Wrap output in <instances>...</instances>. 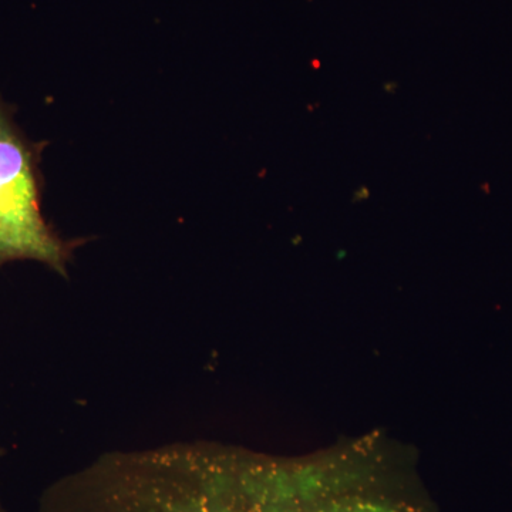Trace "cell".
<instances>
[{"label":"cell","instance_id":"3","mask_svg":"<svg viewBox=\"0 0 512 512\" xmlns=\"http://www.w3.org/2000/svg\"><path fill=\"white\" fill-rule=\"evenodd\" d=\"M0 458H2V451H0ZM0 512H6L5 504H3L2 493H0Z\"/></svg>","mask_w":512,"mask_h":512},{"label":"cell","instance_id":"1","mask_svg":"<svg viewBox=\"0 0 512 512\" xmlns=\"http://www.w3.org/2000/svg\"><path fill=\"white\" fill-rule=\"evenodd\" d=\"M299 476L204 441L111 451L55 481L36 512H311Z\"/></svg>","mask_w":512,"mask_h":512},{"label":"cell","instance_id":"2","mask_svg":"<svg viewBox=\"0 0 512 512\" xmlns=\"http://www.w3.org/2000/svg\"><path fill=\"white\" fill-rule=\"evenodd\" d=\"M46 146L23 133L15 109L0 96V269L35 261L67 278L74 251L86 241L64 239L43 214L40 163Z\"/></svg>","mask_w":512,"mask_h":512}]
</instances>
